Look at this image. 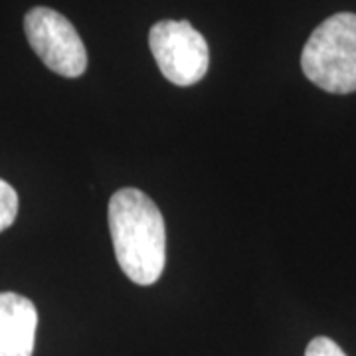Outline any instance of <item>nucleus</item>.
I'll use <instances>...</instances> for the list:
<instances>
[{"mask_svg": "<svg viewBox=\"0 0 356 356\" xmlns=\"http://www.w3.org/2000/svg\"><path fill=\"white\" fill-rule=\"evenodd\" d=\"M18 216V194L0 178V232L8 229Z\"/></svg>", "mask_w": 356, "mask_h": 356, "instance_id": "423d86ee", "label": "nucleus"}, {"mask_svg": "<svg viewBox=\"0 0 356 356\" xmlns=\"http://www.w3.org/2000/svg\"><path fill=\"white\" fill-rule=\"evenodd\" d=\"M107 218L123 273L143 287L156 283L166 264L165 218L156 204L137 188H121L109 200Z\"/></svg>", "mask_w": 356, "mask_h": 356, "instance_id": "f257e3e1", "label": "nucleus"}, {"mask_svg": "<svg viewBox=\"0 0 356 356\" xmlns=\"http://www.w3.org/2000/svg\"><path fill=\"white\" fill-rule=\"evenodd\" d=\"M301 67L329 93L356 91V14L339 13L318 24L303 48Z\"/></svg>", "mask_w": 356, "mask_h": 356, "instance_id": "f03ea898", "label": "nucleus"}, {"mask_svg": "<svg viewBox=\"0 0 356 356\" xmlns=\"http://www.w3.org/2000/svg\"><path fill=\"white\" fill-rule=\"evenodd\" d=\"M26 38L40 60L58 76L79 77L88 67V51L64 14L36 6L24 18Z\"/></svg>", "mask_w": 356, "mask_h": 356, "instance_id": "20e7f679", "label": "nucleus"}, {"mask_svg": "<svg viewBox=\"0 0 356 356\" xmlns=\"http://www.w3.org/2000/svg\"><path fill=\"white\" fill-rule=\"evenodd\" d=\"M36 329V305L18 293H0V356H32Z\"/></svg>", "mask_w": 356, "mask_h": 356, "instance_id": "39448f33", "label": "nucleus"}, {"mask_svg": "<svg viewBox=\"0 0 356 356\" xmlns=\"http://www.w3.org/2000/svg\"><path fill=\"white\" fill-rule=\"evenodd\" d=\"M149 46L159 70L175 86H194L208 72V44L188 20L156 22L149 34Z\"/></svg>", "mask_w": 356, "mask_h": 356, "instance_id": "7ed1b4c3", "label": "nucleus"}, {"mask_svg": "<svg viewBox=\"0 0 356 356\" xmlns=\"http://www.w3.org/2000/svg\"><path fill=\"white\" fill-rule=\"evenodd\" d=\"M305 356H346L344 350L329 337H317L307 346Z\"/></svg>", "mask_w": 356, "mask_h": 356, "instance_id": "0eeeda50", "label": "nucleus"}]
</instances>
